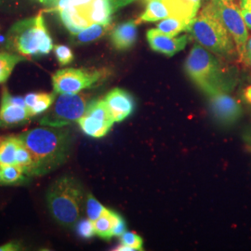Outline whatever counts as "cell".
<instances>
[{
    "mask_svg": "<svg viewBox=\"0 0 251 251\" xmlns=\"http://www.w3.org/2000/svg\"><path fill=\"white\" fill-rule=\"evenodd\" d=\"M64 127L42 126L19 134L33 157L31 176L47 175L68 159L72 135Z\"/></svg>",
    "mask_w": 251,
    "mask_h": 251,
    "instance_id": "6da1fadb",
    "label": "cell"
},
{
    "mask_svg": "<svg viewBox=\"0 0 251 251\" xmlns=\"http://www.w3.org/2000/svg\"><path fill=\"white\" fill-rule=\"evenodd\" d=\"M184 70L189 79L207 97L219 92H230L236 85L233 69L199 44L191 49Z\"/></svg>",
    "mask_w": 251,
    "mask_h": 251,
    "instance_id": "7a4b0ae2",
    "label": "cell"
},
{
    "mask_svg": "<svg viewBox=\"0 0 251 251\" xmlns=\"http://www.w3.org/2000/svg\"><path fill=\"white\" fill-rule=\"evenodd\" d=\"M187 32L196 39L198 44L220 59L229 62L238 60L233 37L216 14L209 1L194 19Z\"/></svg>",
    "mask_w": 251,
    "mask_h": 251,
    "instance_id": "3957f363",
    "label": "cell"
},
{
    "mask_svg": "<svg viewBox=\"0 0 251 251\" xmlns=\"http://www.w3.org/2000/svg\"><path fill=\"white\" fill-rule=\"evenodd\" d=\"M85 192L80 182L71 176H63L50 184L46 202L57 224L71 228L80 219Z\"/></svg>",
    "mask_w": 251,
    "mask_h": 251,
    "instance_id": "277c9868",
    "label": "cell"
},
{
    "mask_svg": "<svg viewBox=\"0 0 251 251\" xmlns=\"http://www.w3.org/2000/svg\"><path fill=\"white\" fill-rule=\"evenodd\" d=\"M8 37L10 48L24 57L45 56L53 49L52 38L41 13L17 22L10 28Z\"/></svg>",
    "mask_w": 251,
    "mask_h": 251,
    "instance_id": "5b68a950",
    "label": "cell"
},
{
    "mask_svg": "<svg viewBox=\"0 0 251 251\" xmlns=\"http://www.w3.org/2000/svg\"><path fill=\"white\" fill-rule=\"evenodd\" d=\"M89 101L86 95L59 94L53 104L39 121L40 126L64 127L77 122L85 114Z\"/></svg>",
    "mask_w": 251,
    "mask_h": 251,
    "instance_id": "8992f818",
    "label": "cell"
},
{
    "mask_svg": "<svg viewBox=\"0 0 251 251\" xmlns=\"http://www.w3.org/2000/svg\"><path fill=\"white\" fill-rule=\"evenodd\" d=\"M107 75L104 69L64 68L54 73L51 79L55 93L75 94L96 87Z\"/></svg>",
    "mask_w": 251,
    "mask_h": 251,
    "instance_id": "52a82bcc",
    "label": "cell"
},
{
    "mask_svg": "<svg viewBox=\"0 0 251 251\" xmlns=\"http://www.w3.org/2000/svg\"><path fill=\"white\" fill-rule=\"evenodd\" d=\"M226 29L233 37L238 54V62L245 65V50L249 39V28L243 19L239 7L234 1L208 0Z\"/></svg>",
    "mask_w": 251,
    "mask_h": 251,
    "instance_id": "ba28073f",
    "label": "cell"
},
{
    "mask_svg": "<svg viewBox=\"0 0 251 251\" xmlns=\"http://www.w3.org/2000/svg\"><path fill=\"white\" fill-rule=\"evenodd\" d=\"M199 8L189 0H152L147 2L136 23H154L170 17L193 21L198 15Z\"/></svg>",
    "mask_w": 251,
    "mask_h": 251,
    "instance_id": "9c48e42d",
    "label": "cell"
},
{
    "mask_svg": "<svg viewBox=\"0 0 251 251\" xmlns=\"http://www.w3.org/2000/svg\"><path fill=\"white\" fill-rule=\"evenodd\" d=\"M81 130L89 137L100 139L109 133L115 124L104 100H93L77 121Z\"/></svg>",
    "mask_w": 251,
    "mask_h": 251,
    "instance_id": "30bf717a",
    "label": "cell"
},
{
    "mask_svg": "<svg viewBox=\"0 0 251 251\" xmlns=\"http://www.w3.org/2000/svg\"><path fill=\"white\" fill-rule=\"evenodd\" d=\"M229 92H219L208 96L210 110L216 120L225 126H233L242 117L240 103Z\"/></svg>",
    "mask_w": 251,
    "mask_h": 251,
    "instance_id": "8fae6325",
    "label": "cell"
},
{
    "mask_svg": "<svg viewBox=\"0 0 251 251\" xmlns=\"http://www.w3.org/2000/svg\"><path fill=\"white\" fill-rule=\"evenodd\" d=\"M148 44L153 51L172 57L183 50L188 43V36H171L166 35L157 28L149 29L146 33Z\"/></svg>",
    "mask_w": 251,
    "mask_h": 251,
    "instance_id": "7c38bea8",
    "label": "cell"
},
{
    "mask_svg": "<svg viewBox=\"0 0 251 251\" xmlns=\"http://www.w3.org/2000/svg\"><path fill=\"white\" fill-rule=\"evenodd\" d=\"M31 117L28 109L14 103L8 89L3 88L0 100V127L23 125L29 122Z\"/></svg>",
    "mask_w": 251,
    "mask_h": 251,
    "instance_id": "4fadbf2b",
    "label": "cell"
},
{
    "mask_svg": "<svg viewBox=\"0 0 251 251\" xmlns=\"http://www.w3.org/2000/svg\"><path fill=\"white\" fill-rule=\"evenodd\" d=\"M103 100L115 122H122L133 113L134 100L131 94L126 90L119 88L113 89Z\"/></svg>",
    "mask_w": 251,
    "mask_h": 251,
    "instance_id": "5bb4252c",
    "label": "cell"
},
{
    "mask_svg": "<svg viewBox=\"0 0 251 251\" xmlns=\"http://www.w3.org/2000/svg\"><path fill=\"white\" fill-rule=\"evenodd\" d=\"M138 24L129 20L114 27L111 31L110 39L117 50H127L134 46L138 37Z\"/></svg>",
    "mask_w": 251,
    "mask_h": 251,
    "instance_id": "9a60e30c",
    "label": "cell"
},
{
    "mask_svg": "<svg viewBox=\"0 0 251 251\" xmlns=\"http://www.w3.org/2000/svg\"><path fill=\"white\" fill-rule=\"evenodd\" d=\"M20 143L19 136H7L0 144V167L16 164V153Z\"/></svg>",
    "mask_w": 251,
    "mask_h": 251,
    "instance_id": "2e32d148",
    "label": "cell"
},
{
    "mask_svg": "<svg viewBox=\"0 0 251 251\" xmlns=\"http://www.w3.org/2000/svg\"><path fill=\"white\" fill-rule=\"evenodd\" d=\"M110 29H111V25L94 24V25H91L90 26L85 28L78 34L74 35L73 39L75 44H79V45L88 44L104 36Z\"/></svg>",
    "mask_w": 251,
    "mask_h": 251,
    "instance_id": "e0dca14e",
    "label": "cell"
},
{
    "mask_svg": "<svg viewBox=\"0 0 251 251\" xmlns=\"http://www.w3.org/2000/svg\"><path fill=\"white\" fill-rule=\"evenodd\" d=\"M193 21L170 17L159 21L156 24V28L166 35L177 36L184 31H188L189 27Z\"/></svg>",
    "mask_w": 251,
    "mask_h": 251,
    "instance_id": "ac0fdd59",
    "label": "cell"
},
{
    "mask_svg": "<svg viewBox=\"0 0 251 251\" xmlns=\"http://www.w3.org/2000/svg\"><path fill=\"white\" fill-rule=\"evenodd\" d=\"M115 211L108 208L107 211L99 219L93 222L95 233L100 238L103 240H110L113 235V227H114V220H115Z\"/></svg>",
    "mask_w": 251,
    "mask_h": 251,
    "instance_id": "d6986e66",
    "label": "cell"
},
{
    "mask_svg": "<svg viewBox=\"0 0 251 251\" xmlns=\"http://www.w3.org/2000/svg\"><path fill=\"white\" fill-rule=\"evenodd\" d=\"M25 60V58L19 54L0 52V84L8 80L15 66Z\"/></svg>",
    "mask_w": 251,
    "mask_h": 251,
    "instance_id": "ffe728a7",
    "label": "cell"
},
{
    "mask_svg": "<svg viewBox=\"0 0 251 251\" xmlns=\"http://www.w3.org/2000/svg\"><path fill=\"white\" fill-rule=\"evenodd\" d=\"M0 171L5 185L22 183L24 180H25V176L26 175V173L25 170L17 164L0 167Z\"/></svg>",
    "mask_w": 251,
    "mask_h": 251,
    "instance_id": "44dd1931",
    "label": "cell"
},
{
    "mask_svg": "<svg viewBox=\"0 0 251 251\" xmlns=\"http://www.w3.org/2000/svg\"><path fill=\"white\" fill-rule=\"evenodd\" d=\"M57 98V93H46V92H38L37 99L34 107L31 109L30 115L31 117H36L40 114L47 112Z\"/></svg>",
    "mask_w": 251,
    "mask_h": 251,
    "instance_id": "7402d4cb",
    "label": "cell"
},
{
    "mask_svg": "<svg viewBox=\"0 0 251 251\" xmlns=\"http://www.w3.org/2000/svg\"><path fill=\"white\" fill-rule=\"evenodd\" d=\"M16 164L25 170L27 176H31V171L34 164L33 157L31 152L27 149L26 146L22 142V140L19 144L18 150L16 153Z\"/></svg>",
    "mask_w": 251,
    "mask_h": 251,
    "instance_id": "603a6c76",
    "label": "cell"
},
{
    "mask_svg": "<svg viewBox=\"0 0 251 251\" xmlns=\"http://www.w3.org/2000/svg\"><path fill=\"white\" fill-rule=\"evenodd\" d=\"M108 208L105 206H102L100 201H98L96 198L93 197V195L89 194L87 196L86 199V211H87V215L88 218L91 220L92 222L96 221L97 219H99L100 216L103 215Z\"/></svg>",
    "mask_w": 251,
    "mask_h": 251,
    "instance_id": "cb8c5ba5",
    "label": "cell"
},
{
    "mask_svg": "<svg viewBox=\"0 0 251 251\" xmlns=\"http://www.w3.org/2000/svg\"><path fill=\"white\" fill-rule=\"evenodd\" d=\"M54 54L60 65L65 66L72 63L75 59L72 50L65 45H55L53 47Z\"/></svg>",
    "mask_w": 251,
    "mask_h": 251,
    "instance_id": "d4e9b609",
    "label": "cell"
},
{
    "mask_svg": "<svg viewBox=\"0 0 251 251\" xmlns=\"http://www.w3.org/2000/svg\"><path fill=\"white\" fill-rule=\"evenodd\" d=\"M121 244L131 248L133 251H143L144 250V241L143 238L137 233L132 232H125L120 236Z\"/></svg>",
    "mask_w": 251,
    "mask_h": 251,
    "instance_id": "484cf974",
    "label": "cell"
},
{
    "mask_svg": "<svg viewBox=\"0 0 251 251\" xmlns=\"http://www.w3.org/2000/svg\"><path fill=\"white\" fill-rule=\"evenodd\" d=\"M75 225H76L75 227L76 233L84 239H90L96 234L93 222L89 218L78 221Z\"/></svg>",
    "mask_w": 251,
    "mask_h": 251,
    "instance_id": "4316f807",
    "label": "cell"
},
{
    "mask_svg": "<svg viewBox=\"0 0 251 251\" xmlns=\"http://www.w3.org/2000/svg\"><path fill=\"white\" fill-rule=\"evenodd\" d=\"M238 7L247 26L251 30V0H239Z\"/></svg>",
    "mask_w": 251,
    "mask_h": 251,
    "instance_id": "83f0119b",
    "label": "cell"
},
{
    "mask_svg": "<svg viewBox=\"0 0 251 251\" xmlns=\"http://www.w3.org/2000/svg\"><path fill=\"white\" fill-rule=\"evenodd\" d=\"M126 232V223L124 219L118 213H115L114 227H113V235L120 237Z\"/></svg>",
    "mask_w": 251,
    "mask_h": 251,
    "instance_id": "f1b7e54d",
    "label": "cell"
},
{
    "mask_svg": "<svg viewBox=\"0 0 251 251\" xmlns=\"http://www.w3.org/2000/svg\"><path fill=\"white\" fill-rule=\"evenodd\" d=\"M24 250L22 243L18 240H12L0 245V251H20Z\"/></svg>",
    "mask_w": 251,
    "mask_h": 251,
    "instance_id": "f546056e",
    "label": "cell"
},
{
    "mask_svg": "<svg viewBox=\"0 0 251 251\" xmlns=\"http://www.w3.org/2000/svg\"><path fill=\"white\" fill-rule=\"evenodd\" d=\"M245 65L251 67V36H249V39H248L247 44H246Z\"/></svg>",
    "mask_w": 251,
    "mask_h": 251,
    "instance_id": "4dcf8cb0",
    "label": "cell"
},
{
    "mask_svg": "<svg viewBox=\"0 0 251 251\" xmlns=\"http://www.w3.org/2000/svg\"><path fill=\"white\" fill-rule=\"evenodd\" d=\"M243 98L246 100V102L251 106V84L245 88L243 91Z\"/></svg>",
    "mask_w": 251,
    "mask_h": 251,
    "instance_id": "1f68e13d",
    "label": "cell"
},
{
    "mask_svg": "<svg viewBox=\"0 0 251 251\" xmlns=\"http://www.w3.org/2000/svg\"><path fill=\"white\" fill-rule=\"evenodd\" d=\"M243 140L246 144L251 147V126L246 129V131L243 133Z\"/></svg>",
    "mask_w": 251,
    "mask_h": 251,
    "instance_id": "d6a6232c",
    "label": "cell"
},
{
    "mask_svg": "<svg viewBox=\"0 0 251 251\" xmlns=\"http://www.w3.org/2000/svg\"><path fill=\"white\" fill-rule=\"evenodd\" d=\"M116 251H133V250H132V249H131V248H129V247H127V246H125V245H121V246H119V247H117V249H116Z\"/></svg>",
    "mask_w": 251,
    "mask_h": 251,
    "instance_id": "836d02e7",
    "label": "cell"
},
{
    "mask_svg": "<svg viewBox=\"0 0 251 251\" xmlns=\"http://www.w3.org/2000/svg\"><path fill=\"white\" fill-rule=\"evenodd\" d=\"M39 1L47 6H49L50 8H51L53 6L54 2H55V0H39Z\"/></svg>",
    "mask_w": 251,
    "mask_h": 251,
    "instance_id": "e575fe53",
    "label": "cell"
},
{
    "mask_svg": "<svg viewBox=\"0 0 251 251\" xmlns=\"http://www.w3.org/2000/svg\"><path fill=\"white\" fill-rule=\"evenodd\" d=\"M190 2H192L193 4H195V5H197L198 7H200L201 6V2H202V0H189Z\"/></svg>",
    "mask_w": 251,
    "mask_h": 251,
    "instance_id": "d590c367",
    "label": "cell"
},
{
    "mask_svg": "<svg viewBox=\"0 0 251 251\" xmlns=\"http://www.w3.org/2000/svg\"><path fill=\"white\" fill-rule=\"evenodd\" d=\"M0 185H5V182H4L2 175H1V171H0Z\"/></svg>",
    "mask_w": 251,
    "mask_h": 251,
    "instance_id": "8d00e7d4",
    "label": "cell"
},
{
    "mask_svg": "<svg viewBox=\"0 0 251 251\" xmlns=\"http://www.w3.org/2000/svg\"><path fill=\"white\" fill-rule=\"evenodd\" d=\"M6 137H7V136H5V135H0V144L5 140Z\"/></svg>",
    "mask_w": 251,
    "mask_h": 251,
    "instance_id": "74e56055",
    "label": "cell"
},
{
    "mask_svg": "<svg viewBox=\"0 0 251 251\" xmlns=\"http://www.w3.org/2000/svg\"><path fill=\"white\" fill-rule=\"evenodd\" d=\"M145 2H149V1H152V0H144Z\"/></svg>",
    "mask_w": 251,
    "mask_h": 251,
    "instance_id": "f35d334b",
    "label": "cell"
},
{
    "mask_svg": "<svg viewBox=\"0 0 251 251\" xmlns=\"http://www.w3.org/2000/svg\"><path fill=\"white\" fill-rule=\"evenodd\" d=\"M225 1H234V0H225Z\"/></svg>",
    "mask_w": 251,
    "mask_h": 251,
    "instance_id": "ab89813d",
    "label": "cell"
},
{
    "mask_svg": "<svg viewBox=\"0 0 251 251\" xmlns=\"http://www.w3.org/2000/svg\"><path fill=\"white\" fill-rule=\"evenodd\" d=\"M207 1H208V0H207Z\"/></svg>",
    "mask_w": 251,
    "mask_h": 251,
    "instance_id": "60d3db41",
    "label": "cell"
}]
</instances>
